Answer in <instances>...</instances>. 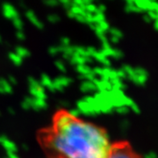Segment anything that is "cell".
<instances>
[{"mask_svg": "<svg viewBox=\"0 0 158 158\" xmlns=\"http://www.w3.org/2000/svg\"><path fill=\"white\" fill-rule=\"evenodd\" d=\"M36 140L47 158H106L112 145L104 127L64 108L37 131Z\"/></svg>", "mask_w": 158, "mask_h": 158, "instance_id": "obj_1", "label": "cell"}, {"mask_svg": "<svg viewBox=\"0 0 158 158\" xmlns=\"http://www.w3.org/2000/svg\"><path fill=\"white\" fill-rule=\"evenodd\" d=\"M106 158H143V156L128 141H116L112 142Z\"/></svg>", "mask_w": 158, "mask_h": 158, "instance_id": "obj_2", "label": "cell"}]
</instances>
